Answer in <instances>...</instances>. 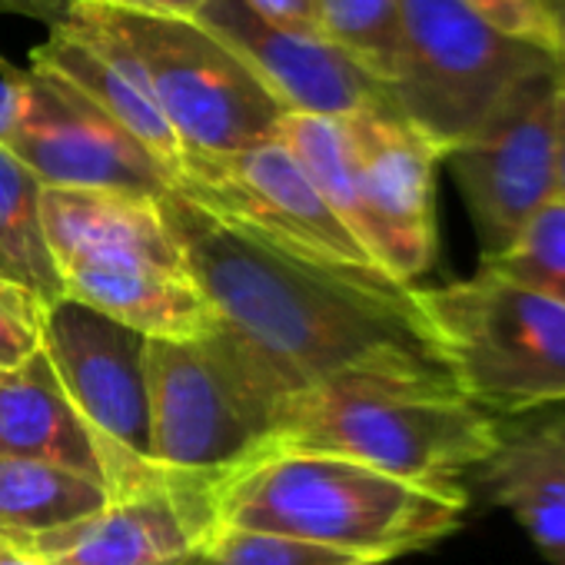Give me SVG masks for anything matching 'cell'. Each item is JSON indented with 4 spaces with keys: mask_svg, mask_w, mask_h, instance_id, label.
<instances>
[{
    "mask_svg": "<svg viewBox=\"0 0 565 565\" xmlns=\"http://www.w3.org/2000/svg\"><path fill=\"white\" fill-rule=\"evenodd\" d=\"M157 200L220 327L287 403L343 386L452 383L433 356L413 287L290 256L173 186Z\"/></svg>",
    "mask_w": 565,
    "mask_h": 565,
    "instance_id": "1",
    "label": "cell"
},
{
    "mask_svg": "<svg viewBox=\"0 0 565 565\" xmlns=\"http://www.w3.org/2000/svg\"><path fill=\"white\" fill-rule=\"evenodd\" d=\"M466 509L462 486L409 482L320 452H253L213 486L216 529L297 539L370 565L449 539Z\"/></svg>",
    "mask_w": 565,
    "mask_h": 565,
    "instance_id": "2",
    "label": "cell"
},
{
    "mask_svg": "<svg viewBox=\"0 0 565 565\" xmlns=\"http://www.w3.org/2000/svg\"><path fill=\"white\" fill-rule=\"evenodd\" d=\"M495 436L499 419L452 383L343 386L290 399L259 452H320L409 482L462 486Z\"/></svg>",
    "mask_w": 565,
    "mask_h": 565,
    "instance_id": "3",
    "label": "cell"
},
{
    "mask_svg": "<svg viewBox=\"0 0 565 565\" xmlns=\"http://www.w3.org/2000/svg\"><path fill=\"white\" fill-rule=\"evenodd\" d=\"M413 307L452 386L495 419L565 406V307L479 266L413 287Z\"/></svg>",
    "mask_w": 565,
    "mask_h": 565,
    "instance_id": "4",
    "label": "cell"
},
{
    "mask_svg": "<svg viewBox=\"0 0 565 565\" xmlns=\"http://www.w3.org/2000/svg\"><path fill=\"white\" fill-rule=\"evenodd\" d=\"M147 456L170 469L216 472L259 452L287 396L220 327L210 340H147Z\"/></svg>",
    "mask_w": 565,
    "mask_h": 565,
    "instance_id": "5",
    "label": "cell"
},
{
    "mask_svg": "<svg viewBox=\"0 0 565 565\" xmlns=\"http://www.w3.org/2000/svg\"><path fill=\"white\" fill-rule=\"evenodd\" d=\"M127 44L183 157H226L276 140L287 117L253 67L196 21L150 18L90 0Z\"/></svg>",
    "mask_w": 565,
    "mask_h": 565,
    "instance_id": "6",
    "label": "cell"
},
{
    "mask_svg": "<svg viewBox=\"0 0 565 565\" xmlns=\"http://www.w3.org/2000/svg\"><path fill=\"white\" fill-rule=\"evenodd\" d=\"M399 67L390 107L446 160L552 54L505 38L459 0H396Z\"/></svg>",
    "mask_w": 565,
    "mask_h": 565,
    "instance_id": "7",
    "label": "cell"
},
{
    "mask_svg": "<svg viewBox=\"0 0 565 565\" xmlns=\"http://www.w3.org/2000/svg\"><path fill=\"white\" fill-rule=\"evenodd\" d=\"M177 193L216 220L317 266L383 276L279 140L226 157H183Z\"/></svg>",
    "mask_w": 565,
    "mask_h": 565,
    "instance_id": "8",
    "label": "cell"
},
{
    "mask_svg": "<svg viewBox=\"0 0 565 565\" xmlns=\"http://www.w3.org/2000/svg\"><path fill=\"white\" fill-rule=\"evenodd\" d=\"M558 90V61L532 71L443 160L472 216L482 259L499 256L555 200Z\"/></svg>",
    "mask_w": 565,
    "mask_h": 565,
    "instance_id": "9",
    "label": "cell"
},
{
    "mask_svg": "<svg viewBox=\"0 0 565 565\" xmlns=\"http://www.w3.org/2000/svg\"><path fill=\"white\" fill-rule=\"evenodd\" d=\"M41 186L127 190L160 196L173 186L167 167L110 114L64 77L18 71V117L4 140Z\"/></svg>",
    "mask_w": 565,
    "mask_h": 565,
    "instance_id": "10",
    "label": "cell"
},
{
    "mask_svg": "<svg viewBox=\"0 0 565 565\" xmlns=\"http://www.w3.org/2000/svg\"><path fill=\"white\" fill-rule=\"evenodd\" d=\"M216 472H186L153 462L110 502L64 529L0 542L41 565H183L216 532Z\"/></svg>",
    "mask_w": 565,
    "mask_h": 565,
    "instance_id": "11",
    "label": "cell"
},
{
    "mask_svg": "<svg viewBox=\"0 0 565 565\" xmlns=\"http://www.w3.org/2000/svg\"><path fill=\"white\" fill-rule=\"evenodd\" d=\"M360 183V243L396 287L436 259V170L443 153L416 134L390 104L343 117Z\"/></svg>",
    "mask_w": 565,
    "mask_h": 565,
    "instance_id": "12",
    "label": "cell"
},
{
    "mask_svg": "<svg viewBox=\"0 0 565 565\" xmlns=\"http://www.w3.org/2000/svg\"><path fill=\"white\" fill-rule=\"evenodd\" d=\"M147 340L124 323L57 297L44 317V356L84 423L147 456Z\"/></svg>",
    "mask_w": 565,
    "mask_h": 565,
    "instance_id": "13",
    "label": "cell"
},
{
    "mask_svg": "<svg viewBox=\"0 0 565 565\" xmlns=\"http://www.w3.org/2000/svg\"><path fill=\"white\" fill-rule=\"evenodd\" d=\"M196 24L226 41L287 114L343 120L390 104L380 84L327 38L282 31L256 18L243 0H206Z\"/></svg>",
    "mask_w": 565,
    "mask_h": 565,
    "instance_id": "14",
    "label": "cell"
},
{
    "mask_svg": "<svg viewBox=\"0 0 565 565\" xmlns=\"http://www.w3.org/2000/svg\"><path fill=\"white\" fill-rule=\"evenodd\" d=\"M31 67L51 71L87 94L104 114L134 134L177 183L183 150L160 114L140 64L127 44L97 18L90 0H81L67 24L47 31V41L31 54Z\"/></svg>",
    "mask_w": 565,
    "mask_h": 565,
    "instance_id": "15",
    "label": "cell"
},
{
    "mask_svg": "<svg viewBox=\"0 0 565 565\" xmlns=\"http://www.w3.org/2000/svg\"><path fill=\"white\" fill-rule=\"evenodd\" d=\"M57 276L61 297L124 323L143 340L196 343L220 330V317L186 263L107 256L67 263Z\"/></svg>",
    "mask_w": 565,
    "mask_h": 565,
    "instance_id": "16",
    "label": "cell"
},
{
    "mask_svg": "<svg viewBox=\"0 0 565 565\" xmlns=\"http://www.w3.org/2000/svg\"><path fill=\"white\" fill-rule=\"evenodd\" d=\"M472 479L548 565H565V406L499 419L495 446Z\"/></svg>",
    "mask_w": 565,
    "mask_h": 565,
    "instance_id": "17",
    "label": "cell"
},
{
    "mask_svg": "<svg viewBox=\"0 0 565 565\" xmlns=\"http://www.w3.org/2000/svg\"><path fill=\"white\" fill-rule=\"evenodd\" d=\"M41 226L54 269L77 259L140 256L183 266L180 243L157 196L127 190H41Z\"/></svg>",
    "mask_w": 565,
    "mask_h": 565,
    "instance_id": "18",
    "label": "cell"
},
{
    "mask_svg": "<svg viewBox=\"0 0 565 565\" xmlns=\"http://www.w3.org/2000/svg\"><path fill=\"white\" fill-rule=\"evenodd\" d=\"M110 446L114 439L94 433L74 409L44 350L0 373V456L54 462L104 482Z\"/></svg>",
    "mask_w": 565,
    "mask_h": 565,
    "instance_id": "19",
    "label": "cell"
},
{
    "mask_svg": "<svg viewBox=\"0 0 565 565\" xmlns=\"http://www.w3.org/2000/svg\"><path fill=\"white\" fill-rule=\"evenodd\" d=\"M104 482L41 459L0 456V542H21L100 512Z\"/></svg>",
    "mask_w": 565,
    "mask_h": 565,
    "instance_id": "20",
    "label": "cell"
},
{
    "mask_svg": "<svg viewBox=\"0 0 565 565\" xmlns=\"http://www.w3.org/2000/svg\"><path fill=\"white\" fill-rule=\"evenodd\" d=\"M41 190L38 177L0 147V273L28 282L51 303L61 297V276L41 226Z\"/></svg>",
    "mask_w": 565,
    "mask_h": 565,
    "instance_id": "21",
    "label": "cell"
},
{
    "mask_svg": "<svg viewBox=\"0 0 565 565\" xmlns=\"http://www.w3.org/2000/svg\"><path fill=\"white\" fill-rule=\"evenodd\" d=\"M320 34L360 64L386 94L399 67L396 0H313Z\"/></svg>",
    "mask_w": 565,
    "mask_h": 565,
    "instance_id": "22",
    "label": "cell"
},
{
    "mask_svg": "<svg viewBox=\"0 0 565 565\" xmlns=\"http://www.w3.org/2000/svg\"><path fill=\"white\" fill-rule=\"evenodd\" d=\"M482 266L515 287L539 294L558 307H565V206L552 200L542 206L525 230Z\"/></svg>",
    "mask_w": 565,
    "mask_h": 565,
    "instance_id": "23",
    "label": "cell"
},
{
    "mask_svg": "<svg viewBox=\"0 0 565 565\" xmlns=\"http://www.w3.org/2000/svg\"><path fill=\"white\" fill-rule=\"evenodd\" d=\"M353 562L356 558L297 539L243 532V529H216L210 539H203L193 548V555L183 565H353Z\"/></svg>",
    "mask_w": 565,
    "mask_h": 565,
    "instance_id": "24",
    "label": "cell"
},
{
    "mask_svg": "<svg viewBox=\"0 0 565 565\" xmlns=\"http://www.w3.org/2000/svg\"><path fill=\"white\" fill-rule=\"evenodd\" d=\"M47 300L28 282L0 273V373H11L44 350Z\"/></svg>",
    "mask_w": 565,
    "mask_h": 565,
    "instance_id": "25",
    "label": "cell"
},
{
    "mask_svg": "<svg viewBox=\"0 0 565 565\" xmlns=\"http://www.w3.org/2000/svg\"><path fill=\"white\" fill-rule=\"evenodd\" d=\"M469 11H476L486 24L502 31L512 41H522L529 47H539L558 61V41L555 28L545 18L539 0H459Z\"/></svg>",
    "mask_w": 565,
    "mask_h": 565,
    "instance_id": "26",
    "label": "cell"
},
{
    "mask_svg": "<svg viewBox=\"0 0 565 565\" xmlns=\"http://www.w3.org/2000/svg\"><path fill=\"white\" fill-rule=\"evenodd\" d=\"M243 4L256 18H263V21H269V24H276L282 31L320 34V28H317V4H313V0H243Z\"/></svg>",
    "mask_w": 565,
    "mask_h": 565,
    "instance_id": "27",
    "label": "cell"
},
{
    "mask_svg": "<svg viewBox=\"0 0 565 565\" xmlns=\"http://www.w3.org/2000/svg\"><path fill=\"white\" fill-rule=\"evenodd\" d=\"M81 0H0V14H14V18H28L44 24L47 31L67 24V18L74 14V8Z\"/></svg>",
    "mask_w": 565,
    "mask_h": 565,
    "instance_id": "28",
    "label": "cell"
},
{
    "mask_svg": "<svg viewBox=\"0 0 565 565\" xmlns=\"http://www.w3.org/2000/svg\"><path fill=\"white\" fill-rule=\"evenodd\" d=\"M117 11L150 14V18H177V21H196L206 8V0H100Z\"/></svg>",
    "mask_w": 565,
    "mask_h": 565,
    "instance_id": "29",
    "label": "cell"
},
{
    "mask_svg": "<svg viewBox=\"0 0 565 565\" xmlns=\"http://www.w3.org/2000/svg\"><path fill=\"white\" fill-rule=\"evenodd\" d=\"M18 117V71H4L0 74V147H4L11 127Z\"/></svg>",
    "mask_w": 565,
    "mask_h": 565,
    "instance_id": "30",
    "label": "cell"
},
{
    "mask_svg": "<svg viewBox=\"0 0 565 565\" xmlns=\"http://www.w3.org/2000/svg\"><path fill=\"white\" fill-rule=\"evenodd\" d=\"M555 200L565 206V71H562L558 114H555Z\"/></svg>",
    "mask_w": 565,
    "mask_h": 565,
    "instance_id": "31",
    "label": "cell"
},
{
    "mask_svg": "<svg viewBox=\"0 0 565 565\" xmlns=\"http://www.w3.org/2000/svg\"><path fill=\"white\" fill-rule=\"evenodd\" d=\"M542 4V11H545V18L552 21V28H555V41H558V64H562V71H565V0H539Z\"/></svg>",
    "mask_w": 565,
    "mask_h": 565,
    "instance_id": "32",
    "label": "cell"
},
{
    "mask_svg": "<svg viewBox=\"0 0 565 565\" xmlns=\"http://www.w3.org/2000/svg\"><path fill=\"white\" fill-rule=\"evenodd\" d=\"M0 565H41V562L31 558V555H21V552L8 548V545H0Z\"/></svg>",
    "mask_w": 565,
    "mask_h": 565,
    "instance_id": "33",
    "label": "cell"
},
{
    "mask_svg": "<svg viewBox=\"0 0 565 565\" xmlns=\"http://www.w3.org/2000/svg\"><path fill=\"white\" fill-rule=\"evenodd\" d=\"M353 565H366V562H353Z\"/></svg>",
    "mask_w": 565,
    "mask_h": 565,
    "instance_id": "34",
    "label": "cell"
}]
</instances>
